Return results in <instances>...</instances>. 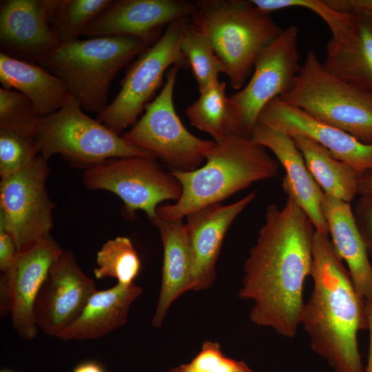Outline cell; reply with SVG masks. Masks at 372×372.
<instances>
[{"mask_svg":"<svg viewBox=\"0 0 372 372\" xmlns=\"http://www.w3.org/2000/svg\"><path fill=\"white\" fill-rule=\"evenodd\" d=\"M83 183L90 190L104 189L123 201L122 214L134 220L143 210L149 220L154 218L158 204L178 201L182 194L180 182L164 171L156 158L145 156L114 158L84 169Z\"/></svg>","mask_w":372,"mask_h":372,"instance_id":"obj_11","label":"cell"},{"mask_svg":"<svg viewBox=\"0 0 372 372\" xmlns=\"http://www.w3.org/2000/svg\"><path fill=\"white\" fill-rule=\"evenodd\" d=\"M48 161L40 154L23 169L1 177L0 227L10 234L18 252L51 235L54 204L46 187Z\"/></svg>","mask_w":372,"mask_h":372,"instance_id":"obj_12","label":"cell"},{"mask_svg":"<svg viewBox=\"0 0 372 372\" xmlns=\"http://www.w3.org/2000/svg\"><path fill=\"white\" fill-rule=\"evenodd\" d=\"M41 118L25 95L0 88V129L36 139Z\"/></svg>","mask_w":372,"mask_h":372,"instance_id":"obj_31","label":"cell"},{"mask_svg":"<svg viewBox=\"0 0 372 372\" xmlns=\"http://www.w3.org/2000/svg\"><path fill=\"white\" fill-rule=\"evenodd\" d=\"M1 87L20 92L34 104L41 117L63 107L72 94L65 83L40 65L0 53Z\"/></svg>","mask_w":372,"mask_h":372,"instance_id":"obj_23","label":"cell"},{"mask_svg":"<svg viewBox=\"0 0 372 372\" xmlns=\"http://www.w3.org/2000/svg\"><path fill=\"white\" fill-rule=\"evenodd\" d=\"M250 138L274 154L285 170L282 181L283 191L305 212L316 231L329 236L322 211L324 193L307 169L292 137L257 123Z\"/></svg>","mask_w":372,"mask_h":372,"instance_id":"obj_19","label":"cell"},{"mask_svg":"<svg viewBox=\"0 0 372 372\" xmlns=\"http://www.w3.org/2000/svg\"><path fill=\"white\" fill-rule=\"evenodd\" d=\"M18 251L10 234L0 227V270L2 273L9 272L14 266Z\"/></svg>","mask_w":372,"mask_h":372,"instance_id":"obj_35","label":"cell"},{"mask_svg":"<svg viewBox=\"0 0 372 372\" xmlns=\"http://www.w3.org/2000/svg\"><path fill=\"white\" fill-rule=\"evenodd\" d=\"M64 249L50 235L35 246L19 252L17 260L0 279V306L10 309L14 330L23 339L38 333L34 316L37 294L48 271Z\"/></svg>","mask_w":372,"mask_h":372,"instance_id":"obj_15","label":"cell"},{"mask_svg":"<svg viewBox=\"0 0 372 372\" xmlns=\"http://www.w3.org/2000/svg\"><path fill=\"white\" fill-rule=\"evenodd\" d=\"M260 10L273 11L293 7L303 8L320 16L329 26L333 41L348 42L355 33V17L351 12H342L331 8L324 0H251Z\"/></svg>","mask_w":372,"mask_h":372,"instance_id":"obj_30","label":"cell"},{"mask_svg":"<svg viewBox=\"0 0 372 372\" xmlns=\"http://www.w3.org/2000/svg\"><path fill=\"white\" fill-rule=\"evenodd\" d=\"M40 154L35 138L0 129V176L16 172Z\"/></svg>","mask_w":372,"mask_h":372,"instance_id":"obj_32","label":"cell"},{"mask_svg":"<svg viewBox=\"0 0 372 372\" xmlns=\"http://www.w3.org/2000/svg\"><path fill=\"white\" fill-rule=\"evenodd\" d=\"M180 67L172 66L158 95L145 107V113L121 136L159 159L171 171L189 172L200 167L214 141L191 134L178 116L173 94Z\"/></svg>","mask_w":372,"mask_h":372,"instance_id":"obj_8","label":"cell"},{"mask_svg":"<svg viewBox=\"0 0 372 372\" xmlns=\"http://www.w3.org/2000/svg\"><path fill=\"white\" fill-rule=\"evenodd\" d=\"M192 21L207 36L225 68L230 86L242 88L262 51L283 29L251 0L194 1Z\"/></svg>","mask_w":372,"mask_h":372,"instance_id":"obj_4","label":"cell"},{"mask_svg":"<svg viewBox=\"0 0 372 372\" xmlns=\"http://www.w3.org/2000/svg\"><path fill=\"white\" fill-rule=\"evenodd\" d=\"M142 292L134 283L119 282L108 289L96 290L57 338L63 341L86 340L105 335L125 324L131 305Z\"/></svg>","mask_w":372,"mask_h":372,"instance_id":"obj_21","label":"cell"},{"mask_svg":"<svg viewBox=\"0 0 372 372\" xmlns=\"http://www.w3.org/2000/svg\"><path fill=\"white\" fill-rule=\"evenodd\" d=\"M258 123L291 137H308L327 148L330 154L358 172L372 167V144H364L348 133L285 103L280 97L261 112Z\"/></svg>","mask_w":372,"mask_h":372,"instance_id":"obj_17","label":"cell"},{"mask_svg":"<svg viewBox=\"0 0 372 372\" xmlns=\"http://www.w3.org/2000/svg\"><path fill=\"white\" fill-rule=\"evenodd\" d=\"M364 144H372V92L328 72L314 51L307 52L291 88L280 97Z\"/></svg>","mask_w":372,"mask_h":372,"instance_id":"obj_6","label":"cell"},{"mask_svg":"<svg viewBox=\"0 0 372 372\" xmlns=\"http://www.w3.org/2000/svg\"><path fill=\"white\" fill-rule=\"evenodd\" d=\"M160 232L163 247L161 287L152 325L160 327L172 304L189 291L191 255L183 218L150 220Z\"/></svg>","mask_w":372,"mask_h":372,"instance_id":"obj_22","label":"cell"},{"mask_svg":"<svg viewBox=\"0 0 372 372\" xmlns=\"http://www.w3.org/2000/svg\"><path fill=\"white\" fill-rule=\"evenodd\" d=\"M190 17L169 24L159 40L141 53L127 67L120 81L121 90L114 99L97 114L96 120L120 135L134 125L139 114L149 103L172 66L189 68L180 50L183 28Z\"/></svg>","mask_w":372,"mask_h":372,"instance_id":"obj_9","label":"cell"},{"mask_svg":"<svg viewBox=\"0 0 372 372\" xmlns=\"http://www.w3.org/2000/svg\"><path fill=\"white\" fill-rule=\"evenodd\" d=\"M196 11L194 1L186 0L113 1L87 25L81 36L130 37L150 47L169 24L191 17Z\"/></svg>","mask_w":372,"mask_h":372,"instance_id":"obj_13","label":"cell"},{"mask_svg":"<svg viewBox=\"0 0 372 372\" xmlns=\"http://www.w3.org/2000/svg\"><path fill=\"white\" fill-rule=\"evenodd\" d=\"M322 211L331 242L347 263L357 292L365 302L371 301L372 265L350 203L324 194Z\"/></svg>","mask_w":372,"mask_h":372,"instance_id":"obj_20","label":"cell"},{"mask_svg":"<svg viewBox=\"0 0 372 372\" xmlns=\"http://www.w3.org/2000/svg\"><path fill=\"white\" fill-rule=\"evenodd\" d=\"M96 290L94 280L78 265L74 253L63 250L52 265L35 300L34 316L38 329L57 338Z\"/></svg>","mask_w":372,"mask_h":372,"instance_id":"obj_14","label":"cell"},{"mask_svg":"<svg viewBox=\"0 0 372 372\" xmlns=\"http://www.w3.org/2000/svg\"><path fill=\"white\" fill-rule=\"evenodd\" d=\"M329 236L316 231L311 276L313 287L301 316L311 348L333 372H364L358 333L368 329L365 301Z\"/></svg>","mask_w":372,"mask_h":372,"instance_id":"obj_2","label":"cell"},{"mask_svg":"<svg viewBox=\"0 0 372 372\" xmlns=\"http://www.w3.org/2000/svg\"><path fill=\"white\" fill-rule=\"evenodd\" d=\"M353 213L369 256L372 258V197L359 196Z\"/></svg>","mask_w":372,"mask_h":372,"instance_id":"obj_34","label":"cell"},{"mask_svg":"<svg viewBox=\"0 0 372 372\" xmlns=\"http://www.w3.org/2000/svg\"><path fill=\"white\" fill-rule=\"evenodd\" d=\"M72 372H105V371L98 362L87 361L77 365Z\"/></svg>","mask_w":372,"mask_h":372,"instance_id":"obj_39","label":"cell"},{"mask_svg":"<svg viewBox=\"0 0 372 372\" xmlns=\"http://www.w3.org/2000/svg\"><path fill=\"white\" fill-rule=\"evenodd\" d=\"M53 0H3L0 3L1 53L39 64L60 44L50 17Z\"/></svg>","mask_w":372,"mask_h":372,"instance_id":"obj_16","label":"cell"},{"mask_svg":"<svg viewBox=\"0 0 372 372\" xmlns=\"http://www.w3.org/2000/svg\"><path fill=\"white\" fill-rule=\"evenodd\" d=\"M292 138L323 192L350 203L358 195V171L333 158L327 148L308 137L296 135Z\"/></svg>","mask_w":372,"mask_h":372,"instance_id":"obj_25","label":"cell"},{"mask_svg":"<svg viewBox=\"0 0 372 372\" xmlns=\"http://www.w3.org/2000/svg\"><path fill=\"white\" fill-rule=\"evenodd\" d=\"M316 229L305 212L288 196L283 207L267 206L265 222L244 265L241 299L251 300L249 316L285 338L296 335L311 276Z\"/></svg>","mask_w":372,"mask_h":372,"instance_id":"obj_1","label":"cell"},{"mask_svg":"<svg viewBox=\"0 0 372 372\" xmlns=\"http://www.w3.org/2000/svg\"><path fill=\"white\" fill-rule=\"evenodd\" d=\"M202 167L189 172L171 171L182 186L174 204L161 205L156 214L164 220L183 218L205 206L220 203L252 183L275 177L279 164L267 149L231 133L216 143Z\"/></svg>","mask_w":372,"mask_h":372,"instance_id":"obj_3","label":"cell"},{"mask_svg":"<svg viewBox=\"0 0 372 372\" xmlns=\"http://www.w3.org/2000/svg\"><path fill=\"white\" fill-rule=\"evenodd\" d=\"M167 372H254L242 361L225 356L220 344L206 341L201 351L188 363L170 369Z\"/></svg>","mask_w":372,"mask_h":372,"instance_id":"obj_33","label":"cell"},{"mask_svg":"<svg viewBox=\"0 0 372 372\" xmlns=\"http://www.w3.org/2000/svg\"><path fill=\"white\" fill-rule=\"evenodd\" d=\"M36 140L40 154L47 158L61 154L70 163L84 169L114 158H155L88 116L72 96L60 110L41 118Z\"/></svg>","mask_w":372,"mask_h":372,"instance_id":"obj_7","label":"cell"},{"mask_svg":"<svg viewBox=\"0 0 372 372\" xmlns=\"http://www.w3.org/2000/svg\"><path fill=\"white\" fill-rule=\"evenodd\" d=\"M149 46L130 37L75 39L61 45L39 65L61 79L81 107L99 114L117 73Z\"/></svg>","mask_w":372,"mask_h":372,"instance_id":"obj_5","label":"cell"},{"mask_svg":"<svg viewBox=\"0 0 372 372\" xmlns=\"http://www.w3.org/2000/svg\"><path fill=\"white\" fill-rule=\"evenodd\" d=\"M1 372H10V371H3Z\"/></svg>","mask_w":372,"mask_h":372,"instance_id":"obj_40","label":"cell"},{"mask_svg":"<svg viewBox=\"0 0 372 372\" xmlns=\"http://www.w3.org/2000/svg\"><path fill=\"white\" fill-rule=\"evenodd\" d=\"M358 195L372 197V167L358 172Z\"/></svg>","mask_w":372,"mask_h":372,"instance_id":"obj_37","label":"cell"},{"mask_svg":"<svg viewBox=\"0 0 372 372\" xmlns=\"http://www.w3.org/2000/svg\"><path fill=\"white\" fill-rule=\"evenodd\" d=\"M226 87L225 82L218 81L185 110L190 125L208 133L216 143L233 133Z\"/></svg>","mask_w":372,"mask_h":372,"instance_id":"obj_26","label":"cell"},{"mask_svg":"<svg viewBox=\"0 0 372 372\" xmlns=\"http://www.w3.org/2000/svg\"><path fill=\"white\" fill-rule=\"evenodd\" d=\"M257 193L254 190L230 205H209L185 216L192 264L189 291L207 289L212 286L225 236L232 222L254 200Z\"/></svg>","mask_w":372,"mask_h":372,"instance_id":"obj_18","label":"cell"},{"mask_svg":"<svg viewBox=\"0 0 372 372\" xmlns=\"http://www.w3.org/2000/svg\"><path fill=\"white\" fill-rule=\"evenodd\" d=\"M365 305L368 320V330L369 331V348L367 363L364 372H372V300L365 302Z\"/></svg>","mask_w":372,"mask_h":372,"instance_id":"obj_38","label":"cell"},{"mask_svg":"<svg viewBox=\"0 0 372 372\" xmlns=\"http://www.w3.org/2000/svg\"><path fill=\"white\" fill-rule=\"evenodd\" d=\"M180 50L187 59L200 94L219 81L225 68L216 56L207 36L192 21L185 25L180 42Z\"/></svg>","mask_w":372,"mask_h":372,"instance_id":"obj_27","label":"cell"},{"mask_svg":"<svg viewBox=\"0 0 372 372\" xmlns=\"http://www.w3.org/2000/svg\"><path fill=\"white\" fill-rule=\"evenodd\" d=\"M112 0H53L50 22L60 44L81 36L87 25L105 10Z\"/></svg>","mask_w":372,"mask_h":372,"instance_id":"obj_28","label":"cell"},{"mask_svg":"<svg viewBox=\"0 0 372 372\" xmlns=\"http://www.w3.org/2000/svg\"><path fill=\"white\" fill-rule=\"evenodd\" d=\"M355 33L345 43L330 39L322 63L330 74L372 92V11L355 9Z\"/></svg>","mask_w":372,"mask_h":372,"instance_id":"obj_24","label":"cell"},{"mask_svg":"<svg viewBox=\"0 0 372 372\" xmlns=\"http://www.w3.org/2000/svg\"><path fill=\"white\" fill-rule=\"evenodd\" d=\"M96 262V278H115L124 285L134 283L141 269L138 253L131 240L125 236L106 241L97 252Z\"/></svg>","mask_w":372,"mask_h":372,"instance_id":"obj_29","label":"cell"},{"mask_svg":"<svg viewBox=\"0 0 372 372\" xmlns=\"http://www.w3.org/2000/svg\"><path fill=\"white\" fill-rule=\"evenodd\" d=\"M299 28L291 25L258 56L250 79L229 96L232 132L250 138L265 106L285 94L299 74Z\"/></svg>","mask_w":372,"mask_h":372,"instance_id":"obj_10","label":"cell"},{"mask_svg":"<svg viewBox=\"0 0 372 372\" xmlns=\"http://www.w3.org/2000/svg\"><path fill=\"white\" fill-rule=\"evenodd\" d=\"M333 9L342 12H350L355 9L372 11V0H324Z\"/></svg>","mask_w":372,"mask_h":372,"instance_id":"obj_36","label":"cell"}]
</instances>
